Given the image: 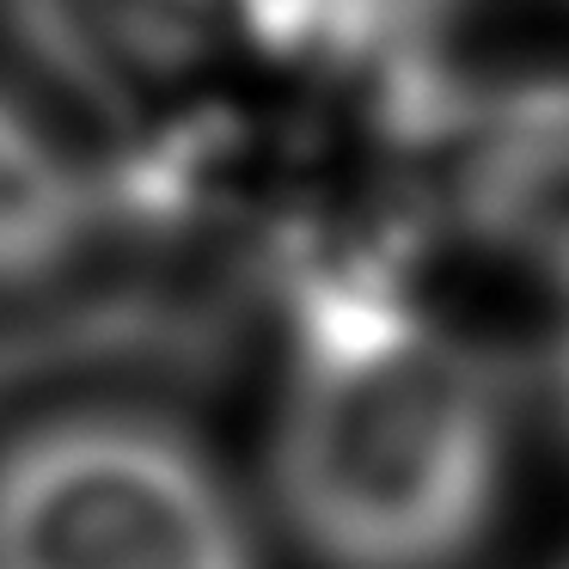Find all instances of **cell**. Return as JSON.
<instances>
[{
    "mask_svg": "<svg viewBox=\"0 0 569 569\" xmlns=\"http://www.w3.org/2000/svg\"><path fill=\"white\" fill-rule=\"evenodd\" d=\"M551 405H557V422L569 429V319L551 343Z\"/></svg>",
    "mask_w": 569,
    "mask_h": 569,
    "instance_id": "obj_6",
    "label": "cell"
},
{
    "mask_svg": "<svg viewBox=\"0 0 569 569\" xmlns=\"http://www.w3.org/2000/svg\"><path fill=\"white\" fill-rule=\"evenodd\" d=\"M190 7L239 26V38H258L276 56H319L337 0H190Z\"/></svg>",
    "mask_w": 569,
    "mask_h": 569,
    "instance_id": "obj_5",
    "label": "cell"
},
{
    "mask_svg": "<svg viewBox=\"0 0 569 569\" xmlns=\"http://www.w3.org/2000/svg\"><path fill=\"white\" fill-rule=\"evenodd\" d=\"M0 569H263V551L184 422L99 398L0 441Z\"/></svg>",
    "mask_w": 569,
    "mask_h": 569,
    "instance_id": "obj_2",
    "label": "cell"
},
{
    "mask_svg": "<svg viewBox=\"0 0 569 569\" xmlns=\"http://www.w3.org/2000/svg\"><path fill=\"white\" fill-rule=\"evenodd\" d=\"M459 209L483 246L569 295V80H527L483 104L459 160Z\"/></svg>",
    "mask_w": 569,
    "mask_h": 569,
    "instance_id": "obj_3",
    "label": "cell"
},
{
    "mask_svg": "<svg viewBox=\"0 0 569 569\" xmlns=\"http://www.w3.org/2000/svg\"><path fill=\"white\" fill-rule=\"evenodd\" d=\"M111 184L74 160L62 136L0 99V295L43 288L99 239Z\"/></svg>",
    "mask_w": 569,
    "mask_h": 569,
    "instance_id": "obj_4",
    "label": "cell"
},
{
    "mask_svg": "<svg viewBox=\"0 0 569 569\" xmlns=\"http://www.w3.org/2000/svg\"><path fill=\"white\" fill-rule=\"evenodd\" d=\"M288 356L270 496L319 569H459L515 471V386L429 319L386 251H300L282 270Z\"/></svg>",
    "mask_w": 569,
    "mask_h": 569,
    "instance_id": "obj_1",
    "label": "cell"
}]
</instances>
